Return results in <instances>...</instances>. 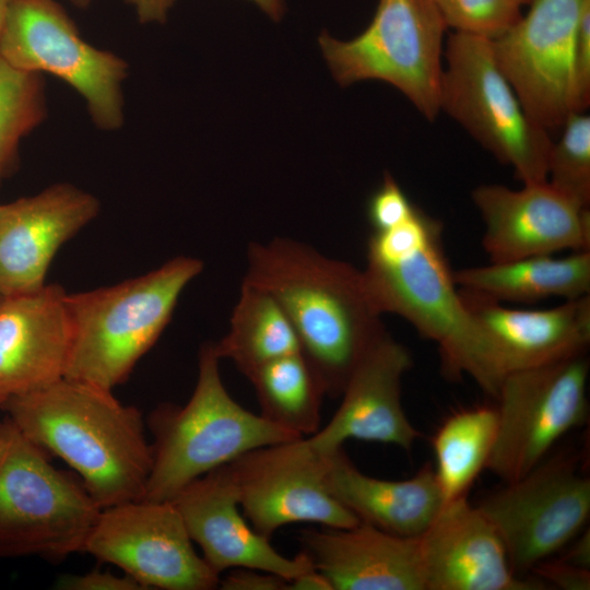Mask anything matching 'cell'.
Listing matches in <instances>:
<instances>
[{
	"instance_id": "cell-6",
	"label": "cell",
	"mask_w": 590,
	"mask_h": 590,
	"mask_svg": "<svg viewBox=\"0 0 590 590\" xmlns=\"http://www.w3.org/2000/svg\"><path fill=\"white\" fill-rule=\"evenodd\" d=\"M101 510L8 416L0 423V557L83 551Z\"/></svg>"
},
{
	"instance_id": "cell-36",
	"label": "cell",
	"mask_w": 590,
	"mask_h": 590,
	"mask_svg": "<svg viewBox=\"0 0 590 590\" xmlns=\"http://www.w3.org/2000/svg\"><path fill=\"white\" fill-rule=\"evenodd\" d=\"M133 7L141 23H164L176 0H123Z\"/></svg>"
},
{
	"instance_id": "cell-28",
	"label": "cell",
	"mask_w": 590,
	"mask_h": 590,
	"mask_svg": "<svg viewBox=\"0 0 590 590\" xmlns=\"http://www.w3.org/2000/svg\"><path fill=\"white\" fill-rule=\"evenodd\" d=\"M46 114L42 74L14 68L0 57V179L13 169L22 138Z\"/></svg>"
},
{
	"instance_id": "cell-27",
	"label": "cell",
	"mask_w": 590,
	"mask_h": 590,
	"mask_svg": "<svg viewBox=\"0 0 590 590\" xmlns=\"http://www.w3.org/2000/svg\"><path fill=\"white\" fill-rule=\"evenodd\" d=\"M248 379L262 417L303 437L319 429L327 393L302 352L262 365Z\"/></svg>"
},
{
	"instance_id": "cell-9",
	"label": "cell",
	"mask_w": 590,
	"mask_h": 590,
	"mask_svg": "<svg viewBox=\"0 0 590 590\" xmlns=\"http://www.w3.org/2000/svg\"><path fill=\"white\" fill-rule=\"evenodd\" d=\"M0 57L20 70L64 81L84 98L97 128L113 131L122 126L121 85L128 63L84 40L57 1L12 0L0 36Z\"/></svg>"
},
{
	"instance_id": "cell-26",
	"label": "cell",
	"mask_w": 590,
	"mask_h": 590,
	"mask_svg": "<svg viewBox=\"0 0 590 590\" xmlns=\"http://www.w3.org/2000/svg\"><path fill=\"white\" fill-rule=\"evenodd\" d=\"M496 406L477 405L452 412L432 438L434 471L444 502L467 496L494 447Z\"/></svg>"
},
{
	"instance_id": "cell-13",
	"label": "cell",
	"mask_w": 590,
	"mask_h": 590,
	"mask_svg": "<svg viewBox=\"0 0 590 590\" xmlns=\"http://www.w3.org/2000/svg\"><path fill=\"white\" fill-rule=\"evenodd\" d=\"M222 468L252 528L267 538L296 522L337 529L361 522L327 489L324 455L307 437L252 449Z\"/></svg>"
},
{
	"instance_id": "cell-18",
	"label": "cell",
	"mask_w": 590,
	"mask_h": 590,
	"mask_svg": "<svg viewBox=\"0 0 590 590\" xmlns=\"http://www.w3.org/2000/svg\"><path fill=\"white\" fill-rule=\"evenodd\" d=\"M411 367L409 350L388 333L352 373L331 420L307 436L312 447L327 455L349 439H358L410 452L422 436L406 416L401 399L402 378Z\"/></svg>"
},
{
	"instance_id": "cell-10",
	"label": "cell",
	"mask_w": 590,
	"mask_h": 590,
	"mask_svg": "<svg viewBox=\"0 0 590 590\" xmlns=\"http://www.w3.org/2000/svg\"><path fill=\"white\" fill-rule=\"evenodd\" d=\"M587 354L515 371L502 381L497 435L486 469L505 483L526 475L588 418Z\"/></svg>"
},
{
	"instance_id": "cell-40",
	"label": "cell",
	"mask_w": 590,
	"mask_h": 590,
	"mask_svg": "<svg viewBox=\"0 0 590 590\" xmlns=\"http://www.w3.org/2000/svg\"><path fill=\"white\" fill-rule=\"evenodd\" d=\"M12 0H0V36L5 23L8 11Z\"/></svg>"
},
{
	"instance_id": "cell-2",
	"label": "cell",
	"mask_w": 590,
	"mask_h": 590,
	"mask_svg": "<svg viewBox=\"0 0 590 590\" xmlns=\"http://www.w3.org/2000/svg\"><path fill=\"white\" fill-rule=\"evenodd\" d=\"M35 444L66 461L101 509L143 498L152 446L138 409L69 378L0 406Z\"/></svg>"
},
{
	"instance_id": "cell-7",
	"label": "cell",
	"mask_w": 590,
	"mask_h": 590,
	"mask_svg": "<svg viewBox=\"0 0 590 590\" xmlns=\"http://www.w3.org/2000/svg\"><path fill=\"white\" fill-rule=\"evenodd\" d=\"M439 107L522 184L546 181L550 132L524 110L498 68L489 39L452 33L445 49Z\"/></svg>"
},
{
	"instance_id": "cell-19",
	"label": "cell",
	"mask_w": 590,
	"mask_h": 590,
	"mask_svg": "<svg viewBox=\"0 0 590 590\" xmlns=\"http://www.w3.org/2000/svg\"><path fill=\"white\" fill-rule=\"evenodd\" d=\"M489 346L497 391L511 373L587 353L590 344V295L547 309L511 308L460 288Z\"/></svg>"
},
{
	"instance_id": "cell-37",
	"label": "cell",
	"mask_w": 590,
	"mask_h": 590,
	"mask_svg": "<svg viewBox=\"0 0 590 590\" xmlns=\"http://www.w3.org/2000/svg\"><path fill=\"white\" fill-rule=\"evenodd\" d=\"M287 590H333L330 580L312 567L287 581Z\"/></svg>"
},
{
	"instance_id": "cell-20",
	"label": "cell",
	"mask_w": 590,
	"mask_h": 590,
	"mask_svg": "<svg viewBox=\"0 0 590 590\" xmlns=\"http://www.w3.org/2000/svg\"><path fill=\"white\" fill-rule=\"evenodd\" d=\"M71 345L67 293L60 285L0 297V406L62 379Z\"/></svg>"
},
{
	"instance_id": "cell-23",
	"label": "cell",
	"mask_w": 590,
	"mask_h": 590,
	"mask_svg": "<svg viewBox=\"0 0 590 590\" xmlns=\"http://www.w3.org/2000/svg\"><path fill=\"white\" fill-rule=\"evenodd\" d=\"M323 481L361 522L401 536L421 535L445 503L429 462L410 479L384 480L359 471L341 447L324 455Z\"/></svg>"
},
{
	"instance_id": "cell-1",
	"label": "cell",
	"mask_w": 590,
	"mask_h": 590,
	"mask_svg": "<svg viewBox=\"0 0 590 590\" xmlns=\"http://www.w3.org/2000/svg\"><path fill=\"white\" fill-rule=\"evenodd\" d=\"M243 282L281 306L327 396H341L361 361L389 333L362 270L304 243L284 237L250 243Z\"/></svg>"
},
{
	"instance_id": "cell-4",
	"label": "cell",
	"mask_w": 590,
	"mask_h": 590,
	"mask_svg": "<svg viewBox=\"0 0 590 590\" xmlns=\"http://www.w3.org/2000/svg\"><path fill=\"white\" fill-rule=\"evenodd\" d=\"M202 269L199 259L179 256L119 284L67 294L72 345L64 378L110 391L123 382Z\"/></svg>"
},
{
	"instance_id": "cell-33",
	"label": "cell",
	"mask_w": 590,
	"mask_h": 590,
	"mask_svg": "<svg viewBox=\"0 0 590 590\" xmlns=\"http://www.w3.org/2000/svg\"><path fill=\"white\" fill-rule=\"evenodd\" d=\"M531 571L546 585L551 583L563 590L590 589V569L575 566L562 558L542 560Z\"/></svg>"
},
{
	"instance_id": "cell-22",
	"label": "cell",
	"mask_w": 590,
	"mask_h": 590,
	"mask_svg": "<svg viewBox=\"0 0 590 590\" xmlns=\"http://www.w3.org/2000/svg\"><path fill=\"white\" fill-rule=\"evenodd\" d=\"M303 550L333 590H425L418 536H401L359 522L308 529Z\"/></svg>"
},
{
	"instance_id": "cell-17",
	"label": "cell",
	"mask_w": 590,
	"mask_h": 590,
	"mask_svg": "<svg viewBox=\"0 0 590 590\" xmlns=\"http://www.w3.org/2000/svg\"><path fill=\"white\" fill-rule=\"evenodd\" d=\"M425 590H540V579H523L508 560L493 524L467 496L444 503L418 535Z\"/></svg>"
},
{
	"instance_id": "cell-41",
	"label": "cell",
	"mask_w": 590,
	"mask_h": 590,
	"mask_svg": "<svg viewBox=\"0 0 590 590\" xmlns=\"http://www.w3.org/2000/svg\"><path fill=\"white\" fill-rule=\"evenodd\" d=\"M78 8H86L90 5L91 0H68Z\"/></svg>"
},
{
	"instance_id": "cell-3",
	"label": "cell",
	"mask_w": 590,
	"mask_h": 590,
	"mask_svg": "<svg viewBox=\"0 0 590 590\" xmlns=\"http://www.w3.org/2000/svg\"><path fill=\"white\" fill-rule=\"evenodd\" d=\"M441 229V224L430 216L422 231L404 244L367 243L364 286L380 315L400 316L438 345L447 376H469L495 398L497 386L488 342L455 282Z\"/></svg>"
},
{
	"instance_id": "cell-12",
	"label": "cell",
	"mask_w": 590,
	"mask_h": 590,
	"mask_svg": "<svg viewBox=\"0 0 590 590\" xmlns=\"http://www.w3.org/2000/svg\"><path fill=\"white\" fill-rule=\"evenodd\" d=\"M83 552L120 567L143 589L210 590L220 583V575L197 554L169 500L139 499L103 508Z\"/></svg>"
},
{
	"instance_id": "cell-34",
	"label": "cell",
	"mask_w": 590,
	"mask_h": 590,
	"mask_svg": "<svg viewBox=\"0 0 590 590\" xmlns=\"http://www.w3.org/2000/svg\"><path fill=\"white\" fill-rule=\"evenodd\" d=\"M64 590H139L143 587L128 575L119 577L111 573L93 570L83 575L62 576L56 583Z\"/></svg>"
},
{
	"instance_id": "cell-29",
	"label": "cell",
	"mask_w": 590,
	"mask_h": 590,
	"mask_svg": "<svg viewBox=\"0 0 590 590\" xmlns=\"http://www.w3.org/2000/svg\"><path fill=\"white\" fill-rule=\"evenodd\" d=\"M562 135L552 143L546 181L551 187L589 208L590 204V116L570 113L562 126Z\"/></svg>"
},
{
	"instance_id": "cell-25",
	"label": "cell",
	"mask_w": 590,
	"mask_h": 590,
	"mask_svg": "<svg viewBox=\"0 0 590 590\" xmlns=\"http://www.w3.org/2000/svg\"><path fill=\"white\" fill-rule=\"evenodd\" d=\"M229 330L213 344L220 359L232 361L249 377L262 365L299 353L298 338L278 302L266 291L241 283Z\"/></svg>"
},
{
	"instance_id": "cell-24",
	"label": "cell",
	"mask_w": 590,
	"mask_h": 590,
	"mask_svg": "<svg viewBox=\"0 0 590 590\" xmlns=\"http://www.w3.org/2000/svg\"><path fill=\"white\" fill-rule=\"evenodd\" d=\"M460 288L497 302L531 303L590 295V250L533 256L453 271Z\"/></svg>"
},
{
	"instance_id": "cell-15",
	"label": "cell",
	"mask_w": 590,
	"mask_h": 590,
	"mask_svg": "<svg viewBox=\"0 0 590 590\" xmlns=\"http://www.w3.org/2000/svg\"><path fill=\"white\" fill-rule=\"evenodd\" d=\"M521 189L481 185L472 201L484 223L482 246L489 262L557 251L590 250V211L547 181Z\"/></svg>"
},
{
	"instance_id": "cell-14",
	"label": "cell",
	"mask_w": 590,
	"mask_h": 590,
	"mask_svg": "<svg viewBox=\"0 0 590 590\" xmlns=\"http://www.w3.org/2000/svg\"><path fill=\"white\" fill-rule=\"evenodd\" d=\"M587 0H532L491 40L494 59L529 116L548 132L574 113L573 57Z\"/></svg>"
},
{
	"instance_id": "cell-11",
	"label": "cell",
	"mask_w": 590,
	"mask_h": 590,
	"mask_svg": "<svg viewBox=\"0 0 590 590\" xmlns=\"http://www.w3.org/2000/svg\"><path fill=\"white\" fill-rule=\"evenodd\" d=\"M477 508L498 533L512 570L521 575L583 528L590 514V480L580 472L577 455L559 452L506 483Z\"/></svg>"
},
{
	"instance_id": "cell-39",
	"label": "cell",
	"mask_w": 590,
	"mask_h": 590,
	"mask_svg": "<svg viewBox=\"0 0 590 590\" xmlns=\"http://www.w3.org/2000/svg\"><path fill=\"white\" fill-rule=\"evenodd\" d=\"M273 21H279L284 14V0H249Z\"/></svg>"
},
{
	"instance_id": "cell-8",
	"label": "cell",
	"mask_w": 590,
	"mask_h": 590,
	"mask_svg": "<svg viewBox=\"0 0 590 590\" xmlns=\"http://www.w3.org/2000/svg\"><path fill=\"white\" fill-rule=\"evenodd\" d=\"M447 28L432 0H379L374 17L359 35L339 40L323 32L318 43L340 85L386 82L432 121L440 111Z\"/></svg>"
},
{
	"instance_id": "cell-38",
	"label": "cell",
	"mask_w": 590,
	"mask_h": 590,
	"mask_svg": "<svg viewBox=\"0 0 590 590\" xmlns=\"http://www.w3.org/2000/svg\"><path fill=\"white\" fill-rule=\"evenodd\" d=\"M575 566L590 569V533L583 532L562 558Z\"/></svg>"
},
{
	"instance_id": "cell-21",
	"label": "cell",
	"mask_w": 590,
	"mask_h": 590,
	"mask_svg": "<svg viewBox=\"0 0 590 590\" xmlns=\"http://www.w3.org/2000/svg\"><path fill=\"white\" fill-rule=\"evenodd\" d=\"M170 502L192 542L202 550V557L219 575L231 568H250L291 580L315 567L304 550L285 557L271 545L270 538L245 521L222 467L188 484Z\"/></svg>"
},
{
	"instance_id": "cell-31",
	"label": "cell",
	"mask_w": 590,
	"mask_h": 590,
	"mask_svg": "<svg viewBox=\"0 0 590 590\" xmlns=\"http://www.w3.org/2000/svg\"><path fill=\"white\" fill-rule=\"evenodd\" d=\"M415 209L396 179L385 173L382 182L368 199L366 212L373 232H381L406 221Z\"/></svg>"
},
{
	"instance_id": "cell-5",
	"label": "cell",
	"mask_w": 590,
	"mask_h": 590,
	"mask_svg": "<svg viewBox=\"0 0 590 590\" xmlns=\"http://www.w3.org/2000/svg\"><path fill=\"white\" fill-rule=\"evenodd\" d=\"M219 363L213 343H205L188 402L162 405L152 414L155 441L142 499L170 502L194 480L247 451L303 437L238 404L222 381Z\"/></svg>"
},
{
	"instance_id": "cell-32",
	"label": "cell",
	"mask_w": 590,
	"mask_h": 590,
	"mask_svg": "<svg viewBox=\"0 0 590 590\" xmlns=\"http://www.w3.org/2000/svg\"><path fill=\"white\" fill-rule=\"evenodd\" d=\"M574 111H586L590 104V0L578 23L573 57Z\"/></svg>"
},
{
	"instance_id": "cell-35",
	"label": "cell",
	"mask_w": 590,
	"mask_h": 590,
	"mask_svg": "<svg viewBox=\"0 0 590 590\" xmlns=\"http://www.w3.org/2000/svg\"><path fill=\"white\" fill-rule=\"evenodd\" d=\"M285 578L272 573L250 568H236L219 586L224 590H285Z\"/></svg>"
},
{
	"instance_id": "cell-42",
	"label": "cell",
	"mask_w": 590,
	"mask_h": 590,
	"mask_svg": "<svg viewBox=\"0 0 590 590\" xmlns=\"http://www.w3.org/2000/svg\"><path fill=\"white\" fill-rule=\"evenodd\" d=\"M515 1L518 5H529L531 3L532 0H512Z\"/></svg>"
},
{
	"instance_id": "cell-16",
	"label": "cell",
	"mask_w": 590,
	"mask_h": 590,
	"mask_svg": "<svg viewBox=\"0 0 590 590\" xmlns=\"http://www.w3.org/2000/svg\"><path fill=\"white\" fill-rule=\"evenodd\" d=\"M99 211L98 200L70 184L0 204V297L45 286L49 264Z\"/></svg>"
},
{
	"instance_id": "cell-30",
	"label": "cell",
	"mask_w": 590,
	"mask_h": 590,
	"mask_svg": "<svg viewBox=\"0 0 590 590\" xmlns=\"http://www.w3.org/2000/svg\"><path fill=\"white\" fill-rule=\"evenodd\" d=\"M447 27L455 33L496 39L521 17L512 0H432Z\"/></svg>"
}]
</instances>
